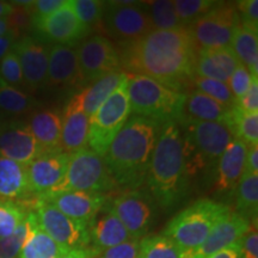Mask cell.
Segmentation results:
<instances>
[{"mask_svg":"<svg viewBox=\"0 0 258 258\" xmlns=\"http://www.w3.org/2000/svg\"><path fill=\"white\" fill-rule=\"evenodd\" d=\"M97 253L91 247H83V249L70 250L69 252L62 254L60 258H95Z\"/></svg>","mask_w":258,"mask_h":258,"instance_id":"cell-51","label":"cell"},{"mask_svg":"<svg viewBox=\"0 0 258 258\" xmlns=\"http://www.w3.org/2000/svg\"><path fill=\"white\" fill-rule=\"evenodd\" d=\"M231 212L224 203L209 199L199 200L178 213L167 224L163 234L189 256L201 246L214 226Z\"/></svg>","mask_w":258,"mask_h":258,"instance_id":"cell-6","label":"cell"},{"mask_svg":"<svg viewBox=\"0 0 258 258\" xmlns=\"http://www.w3.org/2000/svg\"><path fill=\"white\" fill-rule=\"evenodd\" d=\"M128 97L135 116L160 124L182 120L185 93L170 89L157 80L140 74H128Z\"/></svg>","mask_w":258,"mask_h":258,"instance_id":"cell-4","label":"cell"},{"mask_svg":"<svg viewBox=\"0 0 258 258\" xmlns=\"http://www.w3.org/2000/svg\"><path fill=\"white\" fill-rule=\"evenodd\" d=\"M27 215L25 208L19 203L0 199V239L14 233Z\"/></svg>","mask_w":258,"mask_h":258,"instance_id":"cell-39","label":"cell"},{"mask_svg":"<svg viewBox=\"0 0 258 258\" xmlns=\"http://www.w3.org/2000/svg\"><path fill=\"white\" fill-rule=\"evenodd\" d=\"M237 12L239 16L240 25L250 29L254 32L258 31V2L257 0H241L238 2Z\"/></svg>","mask_w":258,"mask_h":258,"instance_id":"cell-43","label":"cell"},{"mask_svg":"<svg viewBox=\"0 0 258 258\" xmlns=\"http://www.w3.org/2000/svg\"><path fill=\"white\" fill-rule=\"evenodd\" d=\"M3 123H4V120H3V114L0 112V127H2Z\"/></svg>","mask_w":258,"mask_h":258,"instance_id":"cell-54","label":"cell"},{"mask_svg":"<svg viewBox=\"0 0 258 258\" xmlns=\"http://www.w3.org/2000/svg\"><path fill=\"white\" fill-rule=\"evenodd\" d=\"M16 36H17V34L12 29H10L6 34L0 36V60L11 50L12 46L15 44Z\"/></svg>","mask_w":258,"mask_h":258,"instance_id":"cell-49","label":"cell"},{"mask_svg":"<svg viewBox=\"0 0 258 258\" xmlns=\"http://www.w3.org/2000/svg\"><path fill=\"white\" fill-rule=\"evenodd\" d=\"M251 82H252V77H251L249 70L244 64H238L227 82L228 88H230L235 101L238 102L245 95V92L250 88Z\"/></svg>","mask_w":258,"mask_h":258,"instance_id":"cell-42","label":"cell"},{"mask_svg":"<svg viewBox=\"0 0 258 258\" xmlns=\"http://www.w3.org/2000/svg\"><path fill=\"white\" fill-rule=\"evenodd\" d=\"M10 30V18H0V36Z\"/></svg>","mask_w":258,"mask_h":258,"instance_id":"cell-53","label":"cell"},{"mask_svg":"<svg viewBox=\"0 0 258 258\" xmlns=\"http://www.w3.org/2000/svg\"><path fill=\"white\" fill-rule=\"evenodd\" d=\"M90 118L83 111L78 99L73 96L62 114L61 127V151L76 153L88 148Z\"/></svg>","mask_w":258,"mask_h":258,"instance_id":"cell-22","label":"cell"},{"mask_svg":"<svg viewBox=\"0 0 258 258\" xmlns=\"http://www.w3.org/2000/svg\"><path fill=\"white\" fill-rule=\"evenodd\" d=\"M36 225V215L34 212H29L27 218L16 228L14 233L0 239V258H18L22 247Z\"/></svg>","mask_w":258,"mask_h":258,"instance_id":"cell-35","label":"cell"},{"mask_svg":"<svg viewBox=\"0 0 258 258\" xmlns=\"http://www.w3.org/2000/svg\"><path fill=\"white\" fill-rule=\"evenodd\" d=\"M144 5L147 10L153 30H172L183 27L176 14L173 2L154 0V2H145Z\"/></svg>","mask_w":258,"mask_h":258,"instance_id":"cell-33","label":"cell"},{"mask_svg":"<svg viewBox=\"0 0 258 258\" xmlns=\"http://www.w3.org/2000/svg\"><path fill=\"white\" fill-rule=\"evenodd\" d=\"M34 99L22 90L6 85L0 80V112L9 116H22L31 111Z\"/></svg>","mask_w":258,"mask_h":258,"instance_id":"cell-34","label":"cell"},{"mask_svg":"<svg viewBox=\"0 0 258 258\" xmlns=\"http://www.w3.org/2000/svg\"><path fill=\"white\" fill-rule=\"evenodd\" d=\"M132 114L128 97V77L97 109L89 121L88 148L104 157L111 141Z\"/></svg>","mask_w":258,"mask_h":258,"instance_id":"cell-8","label":"cell"},{"mask_svg":"<svg viewBox=\"0 0 258 258\" xmlns=\"http://www.w3.org/2000/svg\"><path fill=\"white\" fill-rule=\"evenodd\" d=\"M69 251L51 239L37 224L22 247L18 258H60Z\"/></svg>","mask_w":258,"mask_h":258,"instance_id":"cell-30","label":"cell"},{"mask_svg":"<svg viewBox=\"0 0 258 258\" xmlns=\"http://www.w3.org/2000/svg\"><path fill=\"white\" fill-rule=\"evenodd\" d=\"M47 83L56 88L82 86L77 48L54 44L49 49Z\"/></svg>","mask_w":258,"mask_h":258,"instance_id":"cell-20","label":"cell"},{"mask_svg":"<svg viewBox=\"0 0 258 258\" xmlns=\"http://www.w3.org/2000/svg\"><path fill=\"white\" fill-rule=\"evenodd\" d=\"M49 49L50 47L31 36L22 38L12 46L21 63L24 84L30 89H38L47 83Z\"/></svg>","mask_w":258,"mask_h":258,"instance_id":"cell-17","label":"cell"},{"mask_svg":"<svg viewBox=\"0 0 258 258\" xmlns=\"http://www.w3.org/2000/svg\"><path fill=\"white\" fill-rule=\"evenodd\" d=\"M239 63L244 64L252 78H258V35L250 29L239 25L231 43Z\"/></svg>","mask_w":258,"mask_h":258,"instance_id":"cell-29","label":"cell"},{"mask_svg":"<svg viewBox=\"0 0 258 258\" xmlns=\"http://www.w3.org/2000/svg\"><path fill=\"white\" fill-rule=\"evenodd\" d=\"M15 12V8L10 3L0 2V18H8Z\"/></svg>","mask_w":258,"mask_h":258,"instance_id":"cell-52","label":"cell"},{"mask_svg":"<svg viewBox=\"0 0 258 258\" xmlns=\"http://www.w3.org/2000/svg\"><path fill=\"white\" fill-rule=\"evenodd\" d=\"M161 125L141 116L128 118L103 157L116 184L138 188L145 182Z\"/></svg>","mask_w":258,"mask_h":258,"instance_id":"cell-2","label":"cell"},{"mask_svg":"<svg viewBox=\"0 0 258 258\" xmlns=\"http://www.w3.org/2000/svg\"><path fill=\"white\" fill-rule=\"evenodd\" d=\"M28 127L44 153L61 151L62 115L59 111L47 109L32 112Z\"/></svg>","mask_w":258,"mask_h":258,"instance_id":"cell-26","label":"cell"},{"mask_svg":"<svg viewBox=\"0 0 258 258\" xmlns=\"http://www.w3.org/2000/svg\"><path fill=\"white\" fill-rule=\"evenodd\" d=\"M38 198L51 203L67 217L86 225L90 224L108 201L105 194L90 191H69L42 195Z\"/></svg>","mask_w":258,"mask_h":258,"instance_id":"cell-19","label":"cell"},{"mask_svg":"<svg viewBox=\"0 0 258 258\" xmlns=\"http://www.w3.org/2000/svg\"><path fill=\"white\" fill-rule=\"evenodd\" d=\"M139 258H188L175 241L164 234L147 235L140 240Z\"/></svg>","mask_w":258,"mask_h":258,"instance_id":"cell-32","label":"cell"},{"mask_svg":"<svg viewBox=\"0 0 258 258\" xmlns=\"http://www.w3.org/2000/svg\"><path fill=\"white\" fill-rule=\"evenodd\" d=\"M128 77L124 71H116L110 74L102 77L89 84L86 88L77 92L76 98L78 99L83 111L90 118L95 114L97 109L106 101L109 96L117 89V86Z\"/></svg>","mask_w":258,"mask_h":258,"instance_id":"cell-27","label":"cell"},{"mask_svg":"<svg viewBox=\"0 0 258 258\" xmlns=\"http://www.w3.org/2000/svg\"><path fill=\"white\" fill-rule=\"evenodd\" d=\"M117 184L109 172L104 158L92 151L85 150L71 154L63 178L55 188L43 195H53L69 191H110ZM42 196V195H41Z\"/></svg>","mask_w":258,"mask_h":258,"instance_id":"cell-7","label":"cell"},{"mask_svg":"<svg viewBox=\"0 0 258 258\" xmlns=\"http://www.w3.org/2000/svg\"><path fill=\"white\" fill-rule=\"evenodd\" d=\"M238 108L245 112L258 111V78H252L249 90L237 102Z\"/></svg>","mask_w":258,"mask_h":258,"instance_id":"cell-47","label":"cell"},{"mask_svg":"<svg viewBox=\"0 0 258 258\" xmlns=\"http://www.w3.org/2000/svg\"><path fill=\"white\" fill-rule=\"evenodd\" d=\"M240 25L239 16L233 3L220 2L201 18L189 25L199 49L231 47L235 30Z\"/></svg>","mask_w":258,"mask_h":258,"instance_id":"cell-9","label":"cell"},{"mask_svg":"<svg viewBox=\"0 0 258 258\" xmlns=\"http://www.w3.org/2000/svg\"><path fill=\"white\" fill-rule=\"evenodd\" d=\"M183 152L189 176L217 163L235 139L233 128L222 122L179 121Z\"/></svg>","mask_w":258,"mask_h":258,"instance_id":"cell-5","label":"cell"},{"mask_svg":"<svg viewBox=\"0 0 258 258\" xmlns=\"http://www.w3.org/2000/svg\"><path fill=\"white\" fill-rule=\"evenodd\" d=\"M30 194L27 167L0 157V199L14 201L28 198Z\"/></svg>","mask_w":258,"mask_h":258,"instance_id":"cell-28","label":"cell"},{"mask_svg":"<svg viewBox=\"0 0 258 258\" xmlns=\"http://www.w3.org/2000/svg\"><path fill=\"white\" fill-rule=\"evenodd\" d=\"M247 148L249 146L237 138L228 145L217 161V175L214 179L215 189L219 191L235 189L241 176L244 175Z\"/></svg>","mask_w":258,"mask_h":258,"instance_id":"cell-25","label":"cell"},{"mask_svg":"<svg viewBox=\"0 0 258 258\" xmlns=\"http://www.w3.org/2000/svg\"><path fill=\"white\" fill-rule=\"evenodd\" d=\"M120 47L122 71L128 74L148 77L179 92L195 76L199 47L189 27L152 30Z\"/></svg>","mask_w":258,"mask_h":258,"instance_id":"cell-1","label":"cell"},{"mask_svg":"<svg viewBox=\"0 0 258 258\" xmlns=\"http://www.w3.org/2000/svg\"><path fill=\"white\" fill-rule=\"evenodd\" d=\"M139 247L140 240L131 239L102 251L95 258H139Z\"/></svg>","mask_w":258,"mask_h":258,"instance_id":"cell-44","label":"cell"},{"mask_svg":"<svg viewBox=\"0 0 258 258\" xmlns=\"http://www.w3.org/2000/svg\"><path fill=\"white\" fill-rule=\"evenodd\" d=\"M217 4L214 0H176L173 2L176 14L183 27H189L206 15Z\"/></svg>","mask_w":258,"mask_h":258,"instance_id":"cell-40","label":"cell"},{"mask_svg":"<svg viewBox=\"0 0 258 258\" xmlns=\"http://www.w3.org/2000/svg\"><path fill=\"white\" fill-rule=\"evenodd\" d=\"M71 5L74 10L78 21L86 30L91 32L93 29L102 24L103 14H104V2L98 0H71Z\"/></svg>","mask_w":258,"mask_h":258,"instance_id":"cell-38","label":"cell"},{"mask_svg":"<svg viewBox=\"0 0 258 258\" xmlns=\"http://www.w3.org/2000/svg\"><path fill=\"white\" fill-rule=\"evenodd\" d=\"M34 27L47 41L64 46L76 44L90 34L77 18L71 0H66L60 9L47 16Z\"/></svg>","mask_w":258,"mask_h":258,"instance_id":"cell-15","label":"cell"},{"mask_svg":"<svg viewBox=\"0 0 258 258\" xmlns=\"http://www.w3.org/2000/svg\"><path fill=\"white\" fill-rule=\"evenodd\" d=\"M109 207L133 239L144 237L152 224V202L143 191L127 190L116 196Z\"/></svg>","mask_w":258,"mask_h":258,"instance_id":"cell-13","label":"cell"},{"mask_svg":"<svg viewBox=\"0 0 258 258\" xmlns=\"http://www.w3.org/2000/svg\"><path fill=\"white\" fill-rule=\"evenodd\" d=\"M251 221L237 212H231L218 222L203 241V244L188 256V258H208L219 251L239 243L249 231Z\"/></svg>","mask_w":258,"mask_h":258,"instance_id":"cell-18","label":"cell"},{"mask_svg":"<svg viewBox=\"0 0 258 258\" xmlns=\"http://www.w3.org/2000/svg\"><path fill=\"white\" fill-rule=\"evenodd\" d=\"M0 80L4 82L6 85L12 88H22L25 85L23 73L19 60L14 50L9 51L6 55L0 60Z\"/></svg>","mask_w":258,"mask_h":258,"instance_id":"cell-41","label":"cell"},{"mask_svg":"<svg viewBox=\"0 0 258 258\" xmlns=\"http://www.w3.org/2000/svg\"><path fill=\"white\" fill-rule=\"evenodd\" d=\"M91 249L98 254L109 247L120 245L133 238L115 217L109 206H104L88 225Z\"/></svg>","mask_w":258,"mask_h":258,"instance_id":"cell-21","label":"cell"},{"mask_svg":"<svg viewBox=\"0 0 258 258\" xmlns=\"http://www.w3.org/2000/svg\"><path fill=\"white\" fill-rule=\"evenodd\" d=\"M237 213L244 218L257 219L258 209V175L244 173L235 186Z\"/></svg>","mask_w":258,"mask_h":258,"instance_id":"cell-31","label":"cell"},{"mask_svg":"<svg viewBox=\"0 0 258 258\" xmlns=\"http://www.w3.org/2000/svg\"><path fill=\"white\" fill-rule=\"evenodd\" d=\"M66 0H37L32 2V4L29 6L31 16V24L35 25L42 19H44L47 16H49L55 12L57 9L64 4Z\"/></svg>","mask_w":258,"mask_h":258,"instance_id":"cell-45","label":"cell"},{"mask_svg":"<svg viewBox=\"0 0 258 258\" xmlns=\"http://www.w3.org/2000/svg\"><path fill=\"white\" fill-rule=\"evenodd\" d=\"M239 64L232 47L199 49L195 63V76L227 83Z\"/></svg>","mask_w":258,"mask_h":258,"instance_id":"cell-23","label":"cell"},{"mask_svg":"<svg viewBox=\"0 0 258 258\" xmlns=\"http://www.w3.org/2000/svg\"><path fill=\"white\" fill-rule=\"evenodd\" d=\"M190 178L179 125L167 122L161 125L148 165L145 178L148 190L158 205L167 208L184 198Z\"/></svg>","mask_w":258,"mask_h":258,"instance_id":"cell-3","label":"cell"},{"mask_svg":"<svg viewBox=\"0 0 258 258\" xmlns=\"http://www.w3.org/2000/svg\"><path fill=\"white\" fill-rule=\"evenodd\" d=\"M233 129L235 138L247 146L258 144V111L245 112L237 105L233 106Z\"/></svg>","mask_w":258,"mask_h":258,"instance_id":"cell-37","label":"cell"},{"mask_svg":"<svg viewBox=\"0 0 258 258\" xmlns=\"http://www.w3.org/2000/svg\"><path fill=\"white\" fill-rule=\"evenodd\" d=\"M82 85L91 84L116 71H122L118 49L110 40L92 35L77 48Z\"/></svg>","mask_w":258,"mask_h":258,"instance_id":"cell-12","label":"cell"},{"mask_svg":"<svg viewBox=\"0 0 258 258\" xmlns=\"http://www.w3.org/2000/svg\"><path fill=\"white\" fill-rule=\"evenodd\" d=\"M42 153L27 122H4L0 127V157L27 166Z\"/></svg>","mask_w":258,"mask_h":258,"instance_id":"cell-14","label":"cell"},{"mask_svg":"<svg viewBox=\"0 0 258 258\" xmlns=\"http://www.w3.org/2000/svg\"><path fill=\"white\" fill-rule=\"evenodd\" d=\"M35 215L41 230L67 250L89 247L88 225L61 213L46 200L38 198L35 203Z\"/></svg>","mask_w":258,"mask_h":258,"instance_id":"cell-11","label":"cell"},{"mask_svg":"<svg viewBox=\"0 0 258 258\" xmlns=\"http://www.w3.org/2000/svg\"><path fill=\"white\" fill-rule=\"evenodd\" d=\"M241 258H258V233L257 224H251L249 231L239 241Z\"/></svg>","mask_w":258,"mask_h":258,"instance_id":"cell-46","label":"cell"},{"mask_svg":"<svg viewBox=\"0 0 258 258\" xmlns=\"http://www.w3.org/2000/svg\"><path fill=\"white\" fill-rule=\"evenodd\" d=\"M188 85L191 90L201 92L203 95H207L217 102L221 103V104L228 106V108H233L237 104V101H235L233 95H232L227 83L194 76L189 80Z\"/></svg>","mask_w":258,"mask_h":258,"instance_id":"cell-36","label":"cell"},{"mask_svg":"<svg viewBox=\"0 0 258 258\" xmlns=\"http://www.w3.org/2000/svg\"><path fill=\"white\" fill-rule=\"evenodd\" d=\"M208 258H241L239 243L231 245V246H228L224 250L219 251V252L214 253L213 256L208 257Z\"/></svg>","mask_w":258,"mask_h":258,"instance_id":"cell-50","label":"cell"},{"mask_svg":"<svg viewBox=\"0 0 258 258\" xmlns=\"http://www.w3.org/2000/svg\"><path fill=\"white\" fill-rule=\"evenodd\" d=\"M70 158L71 154L62 151L46 152L25 166L31 194L41 196L55 188L66 173Z\"/></svg>","mask_w":258,"mask_h":258,"instance_id":"cell-16","label":"cell"},{"mask_svg":"<svg viewBox=\"0 0 258 258\" xmlns=\"http://www.w3.org/2000/svg\"><path fill=\"white\" fill-rule=\"evenodd\" d=\"M102 24L118 43L138 40L153 30L144 3L137 2H106Z\"/></svg>","mask_w":258,"mask_h":258,"instance_id":"cell-10","label":"cell"},{"mask_svg":"<svg viewBox=\"0 0 258 258\" xmlns=\"http://www.w3.org/2000/svg\"><path fill=\"white\" fill-rule=\"evenodd\" d=\"M180 121L222 122L233 128V108H228L207 95L191 90L185 93Z\"/></svg>","mask_w":258,"mask_h":258,"instance_id":"cell-24","label":"cell"},{"mask_svg":"<svg viewBox=\"0 0 258 258\" xmlns=\"http://www.w3.org/2000/svg\"><path fill=\"white\" fill-rule=\"evenodd\" d=\"M244 173L258 175V145L249 146V148H247Z\"/></svg>","mask_w":258,"mask_h":258,"instance_id":"cell-48","label":"cell"}]
</instances>
